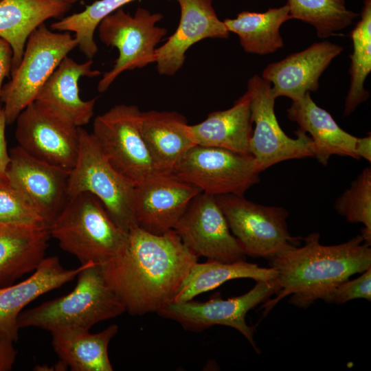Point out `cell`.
<instances>
[{"label": "cell", "mask_w": 371, "mask_h": 371, "mask_svg": "<svg viewBox=\"0 0 371 371\" xmlns=\"http://www.w3.org/2000/svg\"><path fill=\"white\" fill-rule=\"evenodd\" d=\"M122 251L101 264L110 288L133 315L157 313L172 301L183 280L198 262L175 229L162 234L137 225Z\"/></svg>", "instance_id": "obj_1"}, {"label": "cell", "mask_w": 371, "mask_h": 371, "mask_svg": "<svg viewBox=\"0 0 371 371\" xmlns=\"http://www.w3.org/2000/svg\"><path fill=\"white\" fill-rule=\"evenodd\" d=\"M319 238L318 233H311L302 238V247L269 259V266L278 271L280 289L274 298L262 304L264 316L289 295V303L306 308L317 300H323L340 282L371 267L370 245L361 235L335 245H323Z\"/></svg>", "instance_id": "obj_2"}, {"label": "cell", "mask_w": 371, "mask_h": 371, "mask_svg": "<svg viewBox=\"0 0 371 371\" xmlns=\"http://www.w3.org/2000/svg\"><path fill=\"white\" fill-rule=\"evenodd\" d=\"M126 312L117 295L108 285L101 265L86 263L68 294L23 311L19 328L36 327L50 333L63 329L89 330L95 324Z\"/></svg>", "instance_id": "obj_3"}, {"label": "cell", "mask_w": 371, "mask_h": 371, "mask_svg": "<svg viewBox=\"0 0 371 371\" xmlns=\"http://www.w3.org/2000/svg\"><path fill=\"white\" fill-rule=\"evenodd\" d=\"M48 230L60 247L76 256L81 265L110 260L125 247L128 237L99 199L89 192L69 198Z\"/></svg>", "instance_id": "obj_4"}, {"label": "cell", "mask_w": 371, "mask_h": 371, "mask_svg": "<svg viewBox=\"0 0 371 371\" xmlns=\"http://www.w3.org/2000/svg\"><path fill=\"white\" fill-rule=\"evenodd\" d=\"M135 186L112 166L93 134L79 127V150L69 176V198L82 192L91 193L102 203L116 225L128 233L136 225L133 213Z\"/></svg>", "instance_id": "obj_5"}, {"label": "cell", "mask_w": 371, "mask_h": 371, "mask_svg": "<svg viewBox=\"0 0 371 371\" xmlns=\"http://www.w3.org/2000/svg\"><path fill=\"white\" fill-rule=\"evenodd\" d=\"M76 47L78 42L69 32H53L45 23L30 34L18 67L2 88V108L8 125L35 100L62 60Z\"/></svg>", "instance_id": "obj_6"}, {"label": "cell", "mask_w": 371, "mask_h": 371, "mask_svg": "<svg viewBox=\"0 0 371 371\" xmlns=\"http://www.w3.org/2000/svg\"><path fill=\"white\" fill-rule=\"evenodd\" d=\"M141 113L135 105H115L95 118L92 133L112 166L136 185L168 174L158 166L142 137Z\"/></svg>", "instance_id": "obj_7"}, {"label": "cell", "mask_w": 371, "mask_h": 371, "mask_svg": "<svg viewBox=\"0 0 371 371\" xmlns=\"http://www.w3.org/2000/svg\"><path fill=\"white\" fill-rule=\"evenodd\" d=\"M215 197L245 256L269 260L300 245L302 238L289 234V212L284 207L260 205L243 195L228 194Z\"/></svg>", "instance_id": "obj_8"}, {"label": "cell", "mask_w": 371, "mask_h": 371, "mask_svg": "<svg viewBox=\"0 0 371 371\" xmlns=\"http://www.w3.org/2000/svg\"><path fill=\"white\" fill-rule=\"evenodd\" d=\"M162 18L161 13L143 8H138L134 15L121 8L100 21L98 28L101 42L117 48L119 55L113 68L99 81V92L106 91L122 72L155 63L157 46L167 34L166 28L157 25Z\"/></svg>", "instance_id": "obj_9"}, {"label": "cell", "mask_w": 371, "mask_h": 371, "mask_svg": "<svg viewBox=\"0 0 371 371\" xmlns=\"http://www.w3.org/2000/svg\"><path fill=\"white\" fill-rule=\"evenodd\" d=\"M171 174L214 196L244 195L260 181V172L251 154L199 145L184 154Z\"/></svg>", "instance_id": "obj_10"}, {"label": "cell", "mask_w": 371, "mask_h": 371, "mask_svg": "<svg viewBox=\"0 0 371 371\" xmlns=\"http://www.w3.org/2000/svg\"><path fill=\"white\" fill-rule=\"evenodd\" d=\"M280 289L276 279L257 281L246 293L223 300L220 293L206 302L193 300L170 302L157 312L162 317L178 322L186 330L200 332L216 325L235 328L250 343L256 352L260 350L254 339L255 328L245 320L247 313L264 303Z\"/></svg>", "instance_id": "obj_11"}, {"label": "cell", "mask_w": 371, "mask_h": 371, "mask_svg": "<svg viewBox=\"0 0 371 371\" xmlns=\"http://www.w3.org/2000/svg\"><path fill=\"white\" fill-rule=\"evenodd\" d=\"M250 111L255 128L249 142V153L260 172L279 162L313 157V141L306 133L298 128L297 138L286 135L275 114V100L271 85L261 76L254 75L247 82Z\"/></svg>", "instance_id": "obj_12"}, {"label": "cell", "mask_w": 371, "mask_h": 371, "mask_svg": "<svg viewBox=\"0 0 371 371\" xmlns=\"http://www.w3.org/2000/svg\"><path fill=\"white\" fill-rule=\"evenodd\" d=\"M18 146L32 157L70 172L79 150V127L34 101L16 121Z\"/></svg>", "instance_id": "obj_13"}, {"label": "cell", "mask_w": 371, "mask_h": 371, "mask_svg": "<svg viewBox=\"0 0 371 371\" xmlns=\"http://www.w3.org/2000/svg\"><path fill=\"white\" fill-rule=\"evenodd\" d=\"M173 229L199 258L225 263L245 260L214 195L200 192L194 197Z\"/></svg>", "instance_id": "obj_14"}, {"label": "cell", "mask_w": 371, "mask_h": 371, "mask_svg": "<svg viewBox=\"0 0 371 371\" xmlns=\"http://www.w3.org/2000/svg\"><path fill=\"white\" fill-rule=\"evenodd\" d=\"M9 155L8 179L49 227L69 199L70 172L32 157L18 145Z\"/></svg>", "instance_id": "obj_15"}, {"label": "cell", "mask_w": 371, "mask_h": 371, "mask_svg": "<svg viewBox=\"0 0 371 371\" xmlns=\"http://www.w3.org/2000/svg\"><path fill=\"white\" fill-rule=\"evenodd\" d=\"M201 191L172 174L150 178L135 186L133 213L136 225L162 234L173 229L191 201Z\"/></svg>", "instance_id": "obj_16"}, {"label": "cell", "mask_w": 371, "mask_h": 371, "mask_svg": "<svg viewBox=\"0 0 371 371\" xmlns=\"http://www.w3.org/2000/svg\"><path fill=\"white\" fill-rule=\"evenodd\" d=\"M176 1L181 10L178 26L155 51L156 68L164 76L176 74L184 64L186 52L194 44L205 38H227L229 34L212 0Z\"/></svg>", "instance_id": "obj_17"}, {"label": "cell", "mask_w": 371, "mask_h": 371, "mask_svg": "<svg viewBox=\"0 0 371 371\" xmlns=\"http://www.w3.org/2000/svg\"><path fill=\"white\" fill-rule=\"evenodd\" d=\"M342 50L341 45L328 41L317 42L269 64L261 77L271 85L276 98L284 96L297 101L319 89L320 76Z\"/></svg>", "instance_id": "obj_18"}, {"label": "cell", "mask_w": 371, "mask_h": 371, "mask_svg": "<svg viewBox=\"0 0 371 371\" xmlns=\"http://www.w3.org/2000/svg\"><path fill=\"white\" fill-rule=\"evenodd\" d=\"M92 65L91 59L79 63L66 56L39 90L34 101L76 127L87 124L93 115L97 98L82 100L78 82L81 77L93 78L100 74V71L93 69Z\"/></svg>", "instance_id": "obj_19"}, {"label": "cell", "mask_w": 371, "mask_h": 371, "mask_svg": "<svg viewBox=\"0 0 371 371\" xmlns=\"http://www.w3.org/2000/svg\"><path fill=\"white\" fill-rule=\"evenodd\" d=\"M85 265L67 269L58 257H45L25 280L0 286V333L16 341L20 329L18 318L24 308L41 295L74 280Z\"/></svg>", "instance_id": "obj_20"}, {"label": "cell", "mask_w": 371, "mask_h": 371, "mask_svg": "<svg viewBox=\"0 0 371 371\" xmlns=\"http://www.w3.org/2000/svg\"><path fill=\"white\" fill-rule=\"evenodd\" d=\"M287 116L300 130L310 134L313 157L320 164L326 166L333 155L359 159L355 152L357 137L341 128L328 111L315 103L309 92L293 101Z\"/></svg>", "instance_id": "obj_21"}, {"label": "cell", "mask_w": 371, "mask_h": 371, "mask_svg": "<svg viewBox=\"0 0 371 371\" xmlns=\"http://www.w3.org/2000/svg\"><path fill=\"white\" fill-rule=\"evenodd\" d=\"M49 238L46 227L0 223V286L34 271L45 258Z\"/></svg>", "instance_id": "obj_22"}, {"label": "cell", "mask_w": 371, "mask_h": 371, "mask_svg": "<svg viewBox=\"0 0 371 371\" xmlns=\"http://www.w3.org/2000/svg\"><path fill=\"white\" fill-rule=\"evenodd\" d=\"M252 123L250 97L246 91L232 107L209 113L203 122L189 124V130L195 145L250 154Z\"/></svg>", "instance_id": "obj_23"}, {"label": "cell", "mask_w": 371, "mask_h": 371, "mask_svg": "<svg viewBox=\"0 0 371 371\" xmlns=\"http://www.w3.org/2000/svg\"><path fill=\"white\" fill-rule=\"evenodd\" d=\"M71 8L62 0H1L0 38L13 52L11 74L18 67L30 34L51 18H59Z\"/></svg>", "instance_id": "obj_24"}, {"label": "cell", "mask_w": 371, "mask_h": 371, "mask_svg": "<svg viewBox=\"0 0 371 371\" xmlns=\"http://www.w3.org/2000/svg\"><path fill=\"white\" fill-rule=\"evenodd\" d=\"M140 131L155 161L168 174L195 145L186 117L176 111H142Z\"/></svg>", "instance_id": "obj_25"}, {"label": "cell", "mask_w": 371, "mask_h": 371, "mask_svg": "<svg viewBox=\"0 0 371 371\" xmlns=\"http://www.w3.org/2000/svg\"><path fill=\"white\" fill-rule=\"evenodd\" d=\"M118 328L112 324L97 333L85 329L52 331V347L59 360L72 371H112L108 348Z\"/></svg>", "instance_id": "obj_26"}, {"label": "cell", "mask_w": 371, "mask_h": 371, "mask_svg": "<svg viewBox=\"0 0 371 371\" xmlns=\"http://www.w3.org/2000/svg\"><path fill=\"white\" fill-rule=\"evenodd\" d=\"M278 271L273 267H260L245 260L230 263L207 259L196 262L181 284L171 302L193 300L199 294L210 291L225 282L238 278H251L257 281L276 279Z\"/></svg>", "instance_id": "obj_27"}, {"label": "cell", "mask_w": 371, "mask_h": 371, "mask_svg": "<svg viewBox=\"0 0 371 371\" xmlns=\"http://www.w3.org/2000/svg\"><path fill=\"white\" fill-rule=\"evenodd\" d=\"M292 19L288 6L269 8L265 12L243 11L234 19L223 21L229 32L238 35L246 53L265 55L284 46L281 25Z\"/></svg>", "instance_id": "obj_28"}, {"label": "cell", "mask_w": 371, "mask_h": 371, "mask_svg": "<svg viewBox=\"0 0 371 371\" xmlns=\"http://www.w3.org/2000/svg\"><path fill=\"white\" fill-rule=\"evenodd\" d=\"M360 16L350 35L353 49L350 56V83L345 100V116L350 115L370 97L364 82L371 71V0H363Z\"/></svg>", "instance_id": "obj_29"}, {"label": "cell", "mask_w": 371, "mask_h": 371, "mask_svg": "<svg viewBox=\"0 0 371 371\" xmlns=\"http://www.w3.org/2000/svg\"><path fill=\"white\" fill-rule=\"evenodd\" d=\"M286 5L292 19L313 26L320 38L348 27L359 16L345 0H287Z\"/></svg>", "instance_id": "obj_30"}, {"label": "cell", "mask_w": 371, "mask_h": 371, "mask_svg": "<svg viewBox=\"0 0 371 371\" xmlns=\"http://www.w3.org/2000/svg\"><path fill=\"white\" fill-rule=\"evenodd\" d=\"M135 0H98L84 10L64 17L50 25L52 30L72 32L78 47L89 59L98 52L94 33L100 21L124 5Z\"/></svg>", "instance_id": "obj_31"}, {"label": "cell", "mask_w": 371, "mask_h": 371, "mask_svg": "<svg viewBox=\"0 0 371 371\" xmlns=\"http://www.w3.org/2000/svg\"><path fill=\"white\" fill-rule=\"evenodd\" d=\"M337 212L351 223L364 225L361 236L371 245V168H365L336 200Z\"/></svg>", "instance_id": "obj_32"}, {"label": "cell", "mask_w": 371, "mask_h": 371, "mask_svg": "<svg viewBox=\"0 0 371 371\" xmlns=\"http://www.w3.org/2000/svg\"><path fill=\"white\" fill-rule=\"evenodd\" d=\"M0 223L46 227L6 174L0 175Z\"/></svg>", "instance_id": "obj_33"}, {"label": "cell", "mask_w": 371, "mask_h": 371, "mask_svg": "<svg viewBox=\"0 0 371 371\" xmlns=\"http://www.w3.org/2000/svg\"><path fill=\"white\" fill-rule=\"evenodd\" d=\"M359 298L371 301V267L356 279L340 282L323 300L340 304Z\"/></svg>", "instance_id": "obj_34"}, {"label": "cell", "mask_w": 371, "mask_h": 371, "mask_svg": "<svg viewBox=\"0 0 371 371\" xmlns=\"http://www.w3.org/2000/svg\"><path fill=\"white\" fill-rule=\"evenodd\" d=\"M15 341L10 337L0 333V371L12 370L16 359Z\"/></svg>", "instance_id": "obj_35"}, {"label": "cell", "mask_w": 371, "mask_h": 371, "mask_svg": "<svg viewBox=\"0 0 371 371\" xmlns=\"http://www.w3.org/2000/svg\"><path fill=\"white\" fill-rule=\"evenodd\" d=\"M13 52L10 45L0 38V109L1 106V92L3 82L11 74Z\"/></svg>", "instance_id": "obj_36"}, {"label": "cell", "mask_w": 371, "mask_h": 371, "mask_svg": "<svg viewBox=\"0 0 371 371\" xmlns=\"http://www.w3.org/2000/svg\"><path fill=\"white\" fill-rule=\"evenodd\" d=\"M6 118L3 108L0 109V175L6 174L10 155L5 139Z\"/></svg>", "instance_id": "obj_37"}, {"label": "cell", "mask_w": 371, "mask_h": 371, "mask_svg": "<svg viewBox=\"0 0 371 371\" xmlns=\"http://www.w3.org/2000/svg\"><path fill=\"white\" fill-rule=\"evenodd\" d=\"M355 152L359 159L363 157L369 162L371 161V136L370 134L364 137L357 138Z\"/></svg>", "instance_id": "obj_38"}, {"label": "cell", "mask_w": 371, "mask_h": 371, "mask_svg": "<svg viewBox=\"0 0 371 371\" xmlns=\"http://www.w3.org/2000/svg\"><path fill=\"white\" fill-rule=\"evenodd\" d=\"M62 1L71 5L72 3H76V1H78L79 0H62Z\"/></svg>", "instance_id": "obj_39"}, {"label": "cell", "mask_w": 371, "mask_h": 371, "mask_svg": "<svg viewBox=\"0 0 371 371\" xmlns=\"http://www.w3.org/2000/svg\"><path fill=\"white\" fill-rule=\"evenodd\" d=\"M1 1V0H0Z\"/></svg>", "instance_id": "obj_40"}]
</instances>
